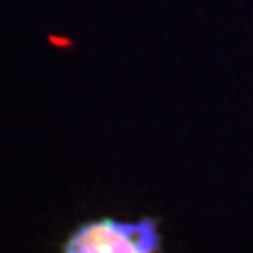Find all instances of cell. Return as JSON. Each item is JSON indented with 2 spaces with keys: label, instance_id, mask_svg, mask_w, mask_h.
Here are the masks:
<instances>
[{
  "label": "cell",
  "instance_id": "cell-1",
  "mask_svg": "<svg viewBox=\"0 0 253 253\" xmlns=\"http://www.w3.org/2000/svg\"><path fill=\"white\" fill-rule=\"evenodd\" d=\"M161 228L154 217L135 221L99 217L72 230L61 253H158Z\"/></svg>",
  "mask_w": 253,
  "mask_h": 253
}]
</instances>
